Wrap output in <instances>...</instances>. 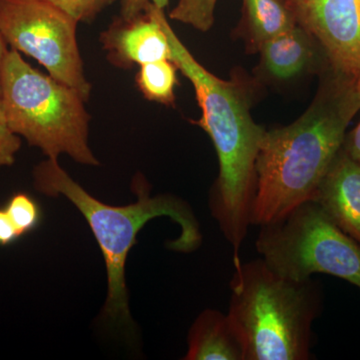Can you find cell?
Returning a JSON list of instances; mask_svg holds the SVG:
<instances>
[{"mask_svg":"<svg viewBox=\"0 0 360 360\" xmlns=\"http://www.w3.org/2000/svg\"><path fill=\"white\" fill-rule=\"evenodd\" d=\"M160 20L167 33L172 60L193 84L201 117L193 124L212 139L219 174L210 193V212L232 248L234 266L241 264L240 250L251 224L257 191V158L265 127L251 116L257 80L215 77L196 60L168 22L165 9Z\"/></svg>","mask_w":360,"mask_h":360,"instance_id":"obj_1","label":"cell"},{"mask_svg":"<svg viewBox=\"0 0 360 360\" xmlns=\"http://www.w3.org/2000/svg\"><path fill=\"white\" fill-rule=\"evenodd\" d=\"M309 108L286 127L265 130L257 158L251 224H271L312 200L360 110L357 78L329 65Z\"/></svg>","mask_w":360,"mask_h":360,"instance_id":"obj_2","label":"cell"},{"mask_svg":"<svg viewBox=\"0 0 360 360\" xmlns=\"http://www.w3.org/2000/svg\"><path fill=\"white\" fill-rule=\"evenodd\" d=\"M32 176L37 191L51 198L65 196L89 224L108 271V295L103 314L117 326L127 328L131 326L125 264L130 250L136 245L139 232L149 220L168 217L179 224L180 236L170 241V250L193 252L202 243L200 224L191 206L176 196H150L148 182L141 176H137L132 184L136 202L125 206L108 205L90 195L60 167L58 160L47 158L39 163Z\"/></svg>","mask_w":360,"mask_h":360,"instance_id":"obj_3","label":"cell"},{"mask_svg":"<svg viewBox=\"0 0 360 360\" xmlns=\"http://www.w3.org/2000/svg\"><path fill=\"white\" fill-rule=\"evenodd\" d=\"M227 314L246 348V360L311 359L312 326L323 307L321 283L284 277L262 257L234 267Z\"/></svg>","mask_w":360,"mask_h":360,"instance_id":"obj_4","label":"cell"},{"mask_svg":"<svg viewBox=\"0 0 360 360\" xmlns=\"http://www.w3.org/2000/svg\"><path fill=\"white\" fill-rule=\"evenodd\" d=\"M1 97L11 129L47 158L66 155L84 165H99L89 143L90 116L78 90L32 68L9 49Z\"/></svg>","mask_w":360,"mask_h":360,"instance_id":"obj_5","label":"cell"},{"mask_svg":"<svg viewBox=\"0 0 360 360\" xmlns=\"http://www.w3.org/2000/svg\"><path fill=\"white\" fill-rule=\"evenodd\" d=\"M255 248L270 269L295 281L323 274L360 290V245L314 200L262 225Z\"/></svg>","mask_w":360,"mask_h":360,"instance_id":"obj_6","label":"cell"},{"mask_svg":"<svg viewBox=\"0 0 360 360\" xmlns=\"http://www.w3.org/2000/svg\"><path fill=\"white\" fill-rule=\"evenodd\" d=\"M78 23L46 0H0V32L9 49L37 60L87 101L91 84L78 47Z\"/></svg>","mask_w":360,"mask_h":360,"instance_id":"obj_7","label":"cell"},{"mask_svg":"<svg viewBox=\"0 0 360 360\" xmlns=\"http://www.w3.org/2000/svg\"><path fill=\"white\" fill-rule=\"evenodd\" d=\"M335 70L360 77V0H286Z\"/></svg>","mask_w":360,"mask_h":360,"instance_id":"obj_8","label":"cell"},{"mask_svg":"<svg viewBox=\"0 0 360 360\" xmlns=\"http://www.w3.org/2000/svg\"><path fill=\"white\" fill-rule=\"evenodd\" d=\"M160 7L150 4L131 20L120 18L101 33L108 60L120 68L172 59L167 33L160 20Z\"/></svg>","mask_w":360,"mask_h":360,"instance_id":"obj_9","label":"cell"},{"mask_svg":"<svg viewBox=\"0 0 360 360\" xmlns=\"http://www.w3.org/2000/svg\"><path fill=\"white\" fill-rule=\"evenodd\" d=\"M258 53L257 82L283 84L310 73L319 75L329 65L319 41L298 25L269 40Z\"/></svg>","mask_w":360,"mask_h":360,"instance_id":"obj_10","label":"cell"},{"mask_svg":"<svg viewBox=\"0 0 360 360\" xmlns=\"http://www.w3.org/2000/svg\"><path fill=\"white\" fill-rule=\"evenodd\" d=\"M312 200L360 245V162L350 158L342 148Z\"/></svg>","mask_w":360,"mask_h":360,"instance_id":"obj_11","label":"cell"},{"mask_svg":"<svg viewBox=\"0 0 360 360\" xmlns=\"http://www.w3.org/2000/svg\"><path fill=\"white\" fill-rule=\"evenodd\" d=\"M186 360H246L245 340L229 314L203 310L189 330Z\"/></svg>","mask_w":360,"mask_h":360,"instance_id":"obj_12","label":"cell"},{"mask_svg":"<svg viewBox=\"0 0 360 360\" xmlns=\"http://www.w3.org/2000/svg\"><path fill=\"white\" fill-rule=\"evenodd\" d=\"M243 16L236 34L246 51L255 53L262 45L297 23L286 0H243Z\"/></svg>","mask_w":360,"mask_h":360,"instance_id":"obj_13","label":"cell"},{"mask_svg":"<svg viewBox=\"0 0 360 360\" xmlns=\"http://www.w3.org/2000/svg\"><path fill=\"white\" fill-rule=\"evenodd\" d=\"M176 65L172 59L155 61L139 66L135 82L142 96L148 101L174 106L175 89L179 84Z\"/></svg>","mask_w":360,"mask_h":360,"instance_id":"obj_14","label":"cell"},{"mask_svg":"<svg viewBox=\"0 0 360 360\" xmlns=\"http://www.w3.org/2000/svg\"><path fill=\"white\" fill-rule=\"evenodd\" d=\"M219 0H179L169 18L200 32H206L214 22L215 7Z\"/></svg>","mask_w":360,"mask_h":360,"instance_id":"obj_15","label":"cell"},{"mask_svg":"<svg viewBox=\"0 0 360 360\" xmlns=\"http://www.w3.org/2000/svg\"><path fill=\"white\" fill-rule=\"evenodd\" d=\"M4 210L20 236L34 231L41 224V208L27 193H14L7 201Z\"/></svg>","mask_w":360,"mask_h":360,"instance_id":"obj_16","label":"cell"},{"mask_svg":"<svg viewBox=\"0 0 360 360\" xmlns=\"http://www.w3.org/2000/svg\"><path fill=\"white\" fill-rule=\"evenodd\" d=\"M77 22H90L116 0H46Z\"/></svg>","mask_w":360,"mask_h":360,"instance_id":"obj_17","label":"cell"},{"mask_svg":"<svg viewBox=\"0 0 360 360\" xmlns=\"http://www.w3.org/2000/svg\"><path fill=\"white\" fill-rule=\"evenodd\" d=\"M21 146V137L11 129L0 97V169L11 167Z\"/></svg>","mask_w":360,"mask_h":360,"instance_id":"obj_18","label":"cell"},{"mask_svg":"<svg viewBox=\"0 0 360 360\" xmlns=\"http://www.w3.org/2000/svg\"><path fill=\"white\" fill-rule=\"evenodd\" d=\"M169 0H120V16L123 20H131L143 13L150 4L165 9Z\"/></svg>","mask_w":360,"mask_h":360,"instance_id":"obj_19","label":"cell"},{"mask_svg":"<svg viewBox=\"0 0 360 360\" xmlns=\"http://www.w3.org/2000/svg\"><path fill=\"white\" fill-rule=\"evenodd\" d=\"M21 238L4 208H0V246L13 245Z\"/></svg>","mask_w":360,"mask_h":360,"instance_id":"obj_20","label":"cell"},{"mask_svg":"<svg viewBox=\"0 0 360 360\" xmlns=\"http://www.w3.org/2000/svg\"><path fill=\"white\" fill-rule=\"evenodd\" d=\"M357 87L360 94V77L357 78ZM342 148L350 158L360 162V122L345 135Z\"/></svg>","mask_w":360,"mask_h":360,"instance_id":"obj_21","label":"cell"},{"mask_svg":"<svg viewBox=\"0 0 360 360\" xmlns=\"http://www.w3.org/2000/svg\"><path fill=\"white\" fill-rule=\"evenodd\" d=\"M9 49H9L6 39H4V35H2L1 32H0V94H1L2 70H4V61H6Z\"/></svg>","mask_w":360,"mask_h":360,"instance_id":"obj_22","label":"cell"}]
</instances>
